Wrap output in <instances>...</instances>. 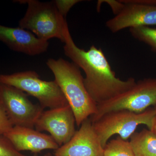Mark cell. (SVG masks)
<instances>
[{
	"instance_id": "cell-1",
	"label": "cell",
	"mask_w": 156,
	"mask_h": 156,
	"mask_svg": "<svg viewBox=\"0 0 156 156\" xmlns=\"http://www.w3.org/2000/svg\"><path fill=\"white\" fill-rule=\"evenodd\" d=\"M63 43L66 56L85 73L84 84L97 105L126 92L136 83L133 78L126 80L117 78L101 48L92 45L85 50L77 47L68 26L65 30Z\"/></svg>"
},
{
	"instance_id": "cell-2",
	"label": "cell",
	"mask_w": 156,
	"mask_h": 156,
	"mask_svg": "<svg viewBox=\"0 0 156 156\" xmlns=\"http://www.w3.org/2000/svg\"><path fill=\"white\" fill-rule=\"evenodd\" d=\"M47 65L71 108L76 125L79 127L97 111V105L86 89L80 68L73 62L61 58H49Z\"/></svg>"
},
{
	"instance_id": "cell-3",
	"label": "cell",
	"mask_w": 156,
	"mask_h": 156,
	"mask_svg": "<svg viewBox=\"0 0 156 156\" xmlns=\"http://www.w3.org/2000/svg\"><path fill=\"white\" fill-rule=\"evenodd\" d=\"M27 4V10L20 19L19 27L32 33L38 38L48 41L53 38L64 42V31L68 26L65 17L56 8L54 1L41 2L36 0L17 1Z\"/></svg>"
},
{
	"instance_id": "cell-4",
	"label": "cell",
	"mask_w": 156,
	"mask_h": 156,
	"mask_svg": "<svg viewBox=\"0 0 156 156\" xmlns=\"http://www.w3.org/2000/svg\"><path fill=\"white\" fill-rule=\"evenodd\" d=\"M156 116L154 108H147L140 113L117 110L104 114L92 124L104 148L109 139L115 134L125 140L130 138L140 125H146L149 130H151Z\"/></svg>"
},
{
	"instance_id": "cell-5",
	"label": "cell",
	"mask_w": 156,
	"mask_h": 156,
	"mask_svg": "<svg viewBox=\"0 0 156 156\" xmlns=\"http://www.w3.org/2000/svg\"><path fill=\"white\" fill-rule=\"evenodd\" d=\"M0 83L15 87L36 98L44 109L58 108L69 105L55 80H43L34 71L0 75Z\"/></svg>"
},
{
	"instance_id": "cell-6",
	"label": "cell",
	"mask_w": 156,
	"mask_h": 156,
	"mask_svg": "<svg viewBox=\"0 0 156 156\" xmlns=\"http://www.w3.org/2000/svg\"><path fill=\"white\" fill-rule=\"evenodd\" d=\"M156 104V78L136 82L126 92L97 105L96 113L89 118L92 122L112 111L126 109L140 113Z\"/></svg>"
},
{
	"instance_id": "cell-7",
	"label": "cell",
	"mask_w": 156,
	"mask_h": 156,
	"mask_svg": "<svg viewBox=\"0 0 156 156\" xmlns=\"http://www.w3.org/2000/svg\"><path fill=\"white\" fill-rule=\"evenodd\" d=\"M0 103L13 126L34 128L44 108L34 104L26 93L9 85L0 83Z\"/></svg>"
},
{
	"instance_id": "cell-8",
	"label": "cell",
	"mask_w": 156,
	"mask_h": 156,
	"mask_svg": "<svg viewBox=\"0 0 156 156\" xmlns=\"http://www.w3.org/2000/svg\"><path fill=\"white\" fill-rule=\"evenodd\" d=\"M123 6L106 26L114 33L124 29L156 25V0H122Z\"/></svg>"
},
{
	"instance_id": "cell-9",
	"label": "cell",
	"mask_w": 156,
	"mask_h": 156,
	"mask_svg": "<svg viewBox=\"0 0 156 156\" xmlns=\"http://www.w3.org/2000/svg\"><path fill=\"white\" fill-rule=\"evenodd\" d=\"M75 117L69 105L43 112L37 120V131H46L59 147L70 140L76 132Z\"/></svg>"
},
{
	"instance_id": "cell-10",
	"label": "cell",
	"mask_w": 156,
	"mask_h": 156,
	"mask_svg": "<svg viewBox=\"0 0 156 156\" xmlns=\"http://www.w3.org/2000/svg\"><path fill=\"white\" fill-rule=\"evenodd\" d=\"M104 148L90 119L84 121L69 142L54 151V156H103Z\"/></svg>"
},
{
	"instance_id": "cell-11",
	"label": "cell",
	"mask_w": 156,
	"mask_h": 156,
	"mask_svg": "<svg viewBox=\"0 0 156 156\" xmlns=\"http://www.w3.org/2000/svg\"><path fill=\"white\" fill-rule=\"evenodd\" d=\"M0 41L11 50L32 56L45 53L49 46L48 41L38 38L29 31L1 24Z\"/></svg>"
},
{
	"instance_id": "cell-12",
	"label": "cell",
	"mask_w": 156,
	"mask_h": 156,
	"mask_svg": "<svg viewBox=\"0 0 156 156\" xmlns=\"http://www.w3.org/2000/svg\"><path fill=\"white\" fill-rule=\"evenodd\" d=\"M18 151H30L37 154L45 150H56L59 147L50 135L42 133L34 128L13 126L4 133Z\"/></svg>"
},
{
	"instance_id": "cell-13",
	"label": "cell",
	"mask_w": 156,
	"mask_h": 156,
	"mask_svg": "<svg viewBox=\"0 0 156 156\" xmlns=\"http://www.w3.org/2000/svg\"><path fill=\"white\" fill-rule=\"evenodd\" d=\"M135 156H156V135L144 129L134 132L129 141Z\"/></svg>"
},
{
	"instance_id": "cell-14",
	"label": "cell",
	"mask_w": 156,
	"mask_h": 156,
	"mask_svg": "<svg viewBox=\"0 0 156 156\" xmlns=\"http://www.w3.org/2000/svg\"><path fill=\"white\" fill-rule=\"evenodd\" d=\"M103 156H135L130 142L118 136L108 141L104 148Z\"/></svg>"
},
{
	"instance_id": "cell-15",
	"label": "cell",
	"mask_w": 156,
	"mask_h": 156,
	"mask_svg": "<svg viewBox=\"0 0 156 156\" xmlns=\"http://www.w3.org/2000/svg\"><path fill=\"white\" fill-rule=\"evenodd\" d=\"M132 36L144 42L156 50V28L142 26L130 29Z\"/></svg>"
},
{
	"instance_id": "cell-16",
	"label": "cell",
	"mask_w": 156,
	"mask_h": 156,
	"mask_svg": "<svg viewBox=\"0 0 156 156\" xmlns=\"http://www.w3.org/2000/svg\"><path fill=\"white\" fill-rule=\"evenodd\" d=\"M0 156H28L18 151L11 141L0 132Z\"/></svg>"
},
{
	"instance_id": "cell-17",
	"label": "cell",
	"mask_w": 156,
	"mask_h": 156,
	"mask_svg": "<svg viewBox=\"0 0 156 156\" xmlns=\"http://www.w3.org/2000/svg\"><path fill=\"white\" fill-rule=\"evenodd\" d=\"M80 1L77 0H71V1H63V0H57L54 1L56 8L58 9L59 13L66 18V14L69 11L72 7L74 5Z\"/></svg>"
},
{
	"instance_id": "cell-18",
	"label": "cell",
	"mask_w": 156,
	"mask_h": 156,
	"mask_svg": "<svg viewBox=\"0 0 156 156\" xmlns=\"http://www.w3.org/2000/svg\"><path fill=\"white\" fill-rule=\"evenodd\" d=\"M13 125L9 121L5 109L0 103V132L5 133L13 128Z\"/></svg>"
},
{
	"instance_id": "cell-19",
	"label": "cell",
	"mask_w": 156,
	"mask_h": 156,
	"mask_svg": "<svg viewBox=\"0 0 156 156\" xmlns=\"http://www.w3.org/2000/svg\"><path fill=\"white\" fill-rule=\"evenodd\" d=\"M151 131H152L154 134H155L156 135V116L155 117V118L154 120L152 128L151 130Z\"/></svg>"
},
{
	"instance_id": "cell-20",
	"label": "cell",
	"mask_w": 156,
	"mask_h": 156,
	"mask_svg": "<svg viewBox=\"0 0 156 156\" xmlns=\"http://www.w3.org/2000/svg\"><path fill=\"white\" fill-rule=\"evenodd\" d=\"M44 156H53V155L51 153H47L45 154V155H44Z\"/></svg>"
},
{
	"instance_id": "cell-21",
	"label": "cell",
	"mask_w": 156,
	"mask_h": 156,
	"mask_svg": "<svg viewBox=\"0 0 156 156\" xmlns=\"http://www.w3.org/2000/svg\"><path fill=\"white\" fill-rule=\"evenodd\" d=\"M154 108L156 112V104L155 105H154Z\"/></svg>"
},
{
	"instance_id": "cell-22",
	"label": "cell",
	"mask_w": 156,
	"mask_h": 156,
	"mask_svg": "<svg viewBox=\"0 0 156 156\" xmlns=\"http://www.w3.org/2000/svg\"><path fill=\"white\" fill-rule=\"evenodd\" d=\"M33 156H39L37 154H34Z\"/></svg>"
}]
</instances>
